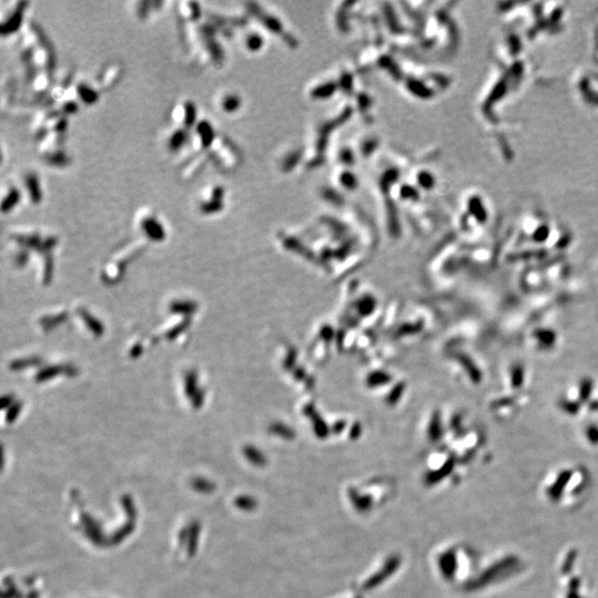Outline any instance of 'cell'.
<instances>
[{
  "mask_svg": "<svg viewBox=\"0 0 598 598\" xmlns=\"http://www.w3.org/2000/svg\"><path fill=\"white\" fill-rule=\"evenodd\" d=\"M521 566L520 558L517 555H507L500 561L495 562L478 577L468 584L469 590H478L488 586L490 584L503 580V578L515 573Z\"/></svg>",
  "mask_w": 598,
  "mask_h": 598,
  "instance_id": "6da1fadb",
  "label": "cell"
},
{
  "mask_svg": "<svg viewBox=\"0 0 598 598\" xmlns=\"http://www.w3.org/2000/svg\"><path fill=\"white\" fill-rule=\"evenodd\" d=\"M214 131L207 121L202 120L195 124V132L192 141L193 150L203 151L211 146L214 141Z\"/></svg>",
  "mask_w": 598,
  "mask_h": 598,
  "instance_id": "7a4b0ae2",
  "label": "cell"
},
{
  "mask_svg": "<svg viewBox=\"0 0 598 598\" xmlns=\"http://www.w3.org/2000/svg\"><path fill=\"white\" fill-rule=\"evenodd\" d=\"M172 118L182 128L191 129L196 124V107L191 101H184L174 107L173 112H172Z\"/></svg>",
  "mask_w": 598,
  "mask_h": 598,
  "instance_id": "3957f363",
  "label": "cell"
},
{
  "mask_svg": "<svg viewBox=\"0 0 598 598\" xmlns=\"http://www.w3.org/2000/svg\"><path fill=\"white\" fill-rule=\"evenodd\" d=\"M223 195V191L219 186L209 187L205 191V195L203 194L201 202V209L205 213H211L219 208L221 202L220 199Z\"/></svg>",
  "mask_w": 598,
  "mask_h": 598,
  "instance_id": "277c9868",
  "label": "cell"
},
{
  "mask_svg": "<svg viewBox=\"0 0 598 598\" xmlns=\"http://www.w3.org/2000/svg\"><path fill=\"white\" fill-rule=\"evenodd\" d=\"M24 5H26L24 3H18L15 8H11L7 18H5V20L3 21V24H2L3 35L12 33V31L17 30L19 28V26H20L21 18H22V10H23L22 7Z\"/></svg>",
  "mask_w": 598,
  "mask_h": 598,
  "instance_id": "5b68a950",
  "label": "cell"
},
{
  "mask_svg": "<svg viewBox=\"0 0 598 598\" xmlns=\"http://www.w3.org/2000/svg\"><path fill=\"white\" fill-rule=\"evenodd\" d=\"M572 479V472L570 471H563V472L557 476L556 481L553 483V484L547 488V496L553 501V502H557L561 500L562 495L565 491V487L566 485L568 484V482Z\"/></svg>",
  "mask_w": 598,
  "mask_h": 598,
  "instance_id": "8992f818",
  "label": "cell"
},
{
  "mask_svg": "<svg viewBox=\"0 0 598 598\" xmlns=\"http://www.w3.org/2000/svg\"><path fill=\"white\" fill-rule=\"evenodd\" d=\"M456 567H457V563H456V556H455L454 552L450 551L442 555V557L440 559V568H441L445 578H448V580H452L454 574H455V572H456Z\"/></svg>",
  "mask_w": 598,
  "mask_h": 598,
  "instance_id": "52a82bcc",
  "label": "cell"
},
{
  "mask_svg": "<svg viewBox=\"0 0 598 598\" xmlns=\"http://www.w3.org/2000/svg\"><path fill=\"white\" fill-rule=\"evenodd\" d=\"M187 141V132L182 126H177L176 129L172 131L168 138L169 148L172 151L179 150L181 146Z\"/></svg>",
  "mask_w": 598,
  "mask_h": 598,
  "instance_id": "ba28073f",
  "label": "cell"
},
{
  "mask_svg": "<svg viewBox=\"0 0 598 598\" xmlns=\"http://www.w3.org/2000/svg\"><path fill=\"white\" fill-rule=\"evenodd\" d=\"M24 185L28 191V195L30 200L34 203H38L41 199V191L39 187V182H38L37 175L28 174L24 177Z\"/></svg>",
  "mask_w": 598,
  "mask_h": 598,
  "instance_id": "9c48e42d",
  "label": "cell"
},
{
  "mask_svg": "<svg viewBox=\"0 0 598 598\" xmlns=\"http://www.w3.org/2000/svg\"><path fill=\"white\" fill-rule=\"evenodd\" d=\"M140 224H141V226H143L145 228L146 230L145 232L152 235V236L161 237L163 235V228H162L161 224H158L156 219L154 218L153 215L144 216L143 219H141Z\"/></svg>",
  "mask_w": 598,
  "mask_h": 598,
  "instance_id": "30bf717a",
  "label": "cell"
},
{
  "mask_svg": "<svg viewBox=\"0 0 598 598\" xmlns=\"http://www.w3.org/2000/svg\"><path fill=\"white\" fill-rule=\"evenodd\" d=\"M120 73H121V68L117 65H112L110 66L107 69L104 70V72L102 73L100 78V86L102 88H107V87H111L114 84H116V81L119 79L120 77Z\"/></svg>",
  "mask_w": 598,
  "mask_h": 598,
  "instance_id": "8fae6325",
  "label": "cell"
},
{
  "mask_svg": "<svg viewBox=\"0 0 598 598\" xmlns=\"http://www.w3.org/2000/svg\"><path fill=\"white\" fill-rule=\"evenodd\" d=\"M206 162V155L204 153H201V154H197L192 162H189L187 167L185 168V170L183 171L182 175L185 177V179H189V177H192L194 174H197L200 172V170L203 168V165L205 164Z\"/></svg>",
  "mask_w": 598,
  "mask_h": 598,
  "instance_id": "7c38bea8",
  "label": "cell"
},
{
  "mask_svg": "<svg viewBox=\"0 0 598 598\" xmlns=\"http://www.w3.org/2000/svg\"><path fill=\"white\" fill-rule=\"evenodd\" d=\"M75 92H77L80 99L86 103H93L98 98V92L95 91L93 88L84 84V82H80V84L77 85V87H75Z\"/></svg>",
  "mask_w": 598,
  "mask_h": 598,
  "instance_id": "4fadbf2b",
  "label": "cell"
},
{
  "mask_svg": "<svg viewBox=\"0 0 598 598\" xmlns=\"http://www.w3.org/2000/svg\"><path fill=\"white\" fill-rule=\"evenodd\" d=\"M19 197H20V194H19V191L14 187V186H10L6 191V193L3 195V201H2V207H3V211L6 212L7 209H11L14 207L18 201H19Z\"/></svg>",
  "mask_w": 598,
  "mask_h": 598,
  "instance_id": "5bb4252c",
  "label": "cell"
},
{
  "mask_svg": "<svg viewBox=\"0 0 598 598\" xmlns=\"http://www.w3.org/2000/svg\"><path fill=\"white\" fill-rule=\"evenodd\" d=\"M180 14L184 19H196L200 16V8L196 3H181Z\"/></svg>",
  "mask_w": 598,
  "mask_h": 598,
  "instance_id": "9a60e30c",
  "label": "cell"
},
{
  "mask_svg": "<svg viewBox=\"0 0 598 598\" xmlns=\"http://www.w3.org/2000/svg\"><path fill=\"white\" fill-rule=\"evenodd\" d=\"M577 551L576 550H570L567 555H566L563 565H562V574L566 575V574H569L572 572L573 567H574V564L576 562V558H577Z\"/></svg>",
  "mask_w": 598,
  "mask_h": 598,
  "instance_id": "2e32d148",
  "label": "cell"
},
{
  "mask_svg": "<svg viewBox=\"0 0 598 598\" xmlns=\"http://www.w3.org/2000/svg\"><path fill=\"white\" fill-rule=\"evenodd\" d=\"M580 587H581L580 578L573 577L568 584V589H567V594H566V598H583L580 595Z\"/></svg>",
  "mask_w": 598,
  "mask_h": 598,
  "instance_id": "e0dca14e",
  "label": "cell"
},
{
  "mask_svg": "<svg viewBox=\"0 0 598 598\" xmlns=\"http://www.w3.org/2000/svg\"><path fill=\"white\" fill-rule=\"evenodd\" d=\"M49 84H50V78L48 77V74L44 73V72H41V73L38 74L37 78L35 79L34 88H35V90L43 91L48 88Z\"/></svg>",
  "mask_w": 598,
  "mask_h": 598,
  "instance_id": "ac0fdd59",
  "label": "cell"
},
{
  "mask_svg": "<svg viewBox=\"0 0 598 598\" xmlns=\"http://www.w3.org/2000/svg\"><path fill=\"white\" fill-rule=\"evenodd\" d=\"M588 438H589V440L591 442H593L594 444H597V442H598V431L596 429L591 430L589 432V433H588Z\"/></svg>",
  "mask_w": 598,
  "mask_h": 598,
  "instance_id": "d6986e66",
  "label": "cell"
}]
</instances>
